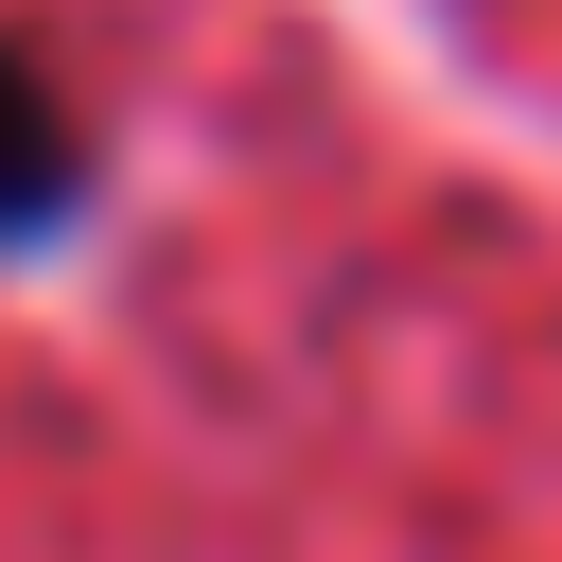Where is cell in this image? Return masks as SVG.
Instances as JSON below:
<instances>
[{
	"label": "cell",
	"mask_w": 562,
	"mask_h": 562,
	"mask_svg": "<svg viewBox=\"0 0 562 562\" xmlns=\"http://www.w3.org/2000/svg\"><path fill=\"white\" fill-rule=\"evenodd\" d=\"M53 211H70V105L0 53V246H18V228H53Z\"/></svg>",
	"instance_id": "cell-1"
}]
</instances>
